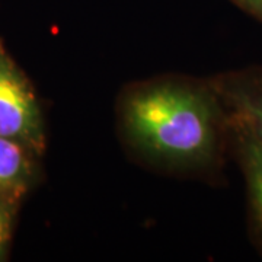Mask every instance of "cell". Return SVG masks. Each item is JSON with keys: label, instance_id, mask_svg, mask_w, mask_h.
Here are the masks:
<instances>
[{"label": "cell", "instance_id": "cell-1", "mask_svg": "<svg viewBox=\"0 0 262 262\" xmlns=\"http://www.w3.org/2000/svg\"><path fill=\"white\" fill-rule=\"evenodd\" d=\"M125 146L172 173L220 170L230 150V122L210 79L159 76L127 86L117 102Z\"/></svg>", "mask_w": 262, "mask_h": 262}, {"label": "cell", "instance_id": "cell-2", "mask_svg": "<svg viewBox=\"0 0 262 262\" xmlns=\"http://www.w3.org/2000/svg\"><path fill=\"white\" fill-rule=\"evenodd\" d=\"M0 136L41 153L44 122L35 92L18 66L0 47Z\"/></svg>", "mask_w": 262, "mask_h": 262}, {"label": "cell", "instance_id": "cell-3", "mask_svg": "<svg viewBox=\"0 0 262 262\" xmlns=\"http://www.w3.org/2000/svg\"><path fill=\"white\" fill-rule=\"evenodd\" d=\"M229 122L262 146V67L229 70L210 77Z\"/></svg>", "mask_w": 262, "mask_h": 262}, {"label": "cell", "instance_id": "cell-4", "mask_svg": "<svg viewBox=\"0 0 262 262\" xmlns=\"http://www.w3.org/2000/svg\"><path fill=\"white\" fill-rule=\"evenodd\" d=\"M230 150L234 151L242 169L252 232L262 246V146L246 133L230 125Z\"/></svg>", "mask_w": 262, "mask_h": 262}, {"label": "cell", "instance_id": "cell-5", "mask_svg": "<svg viewBox=\"0 0 262 262\" xmlns=\"http://www.w3.org/2000/svg\"><path fill=\"white\" fill-rule=\"evenodd\" d=\"M34 150L25 144L0 136V196H19L32 178Z\"/></svg>", "mask_w": 262, "mask_h": 262}, {"label": "cell", "instance_id": "cell-6", "mask_svg": "<svg viewBox=\"0 0 262 262\" xmlns=\"http://www.w3.org/2000/svg\"><path fill=\"white\" fill-rule=\"evenodd\" d=\"M15 220V207L12 196H0V259L5 256L12 236Z\"/></svg>", "mask_w": 262, "mask_h": 262}, {"label": "cell", "instance_id": "cell-7", "mask_svg": "<svg viewBox=\"0 0 262 262\" xmlns=\"http://www.w3.org/2000/svg\"><path fill=\"white\" fill-rule=\"evenodd\" d=\"M234 6H237L245 13L262 22V0H230Z\"/></svg>", "mask_w": 262, "mask_h": 262}]
</instances>
